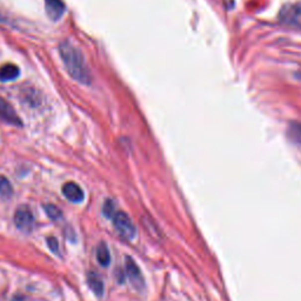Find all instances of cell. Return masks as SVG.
Instances as JSON below:
<instances>
[{"label": "cell", "mask_w": 301, "mask_h": 301, "mask_svg": "<svg viewBox=\"0 0 301 301\" xmlns=\"http://www.w3.org/2000/svg\"><path fill=\"white\" fill-rule=\"evenodd\" d=\"M14 224L17 228L20 229L21 232H32L34 227V216L32 213L31 208L26 206V205L18 207L14 213Z\"/></svg>", "instance_id": "cell-3"}, {"label": "cell", "mask_w": 301, "mask_h": 301, "mask_svg": "<svg viewBox=\"0 0 301 301\" xmlns=\"http://www.w3.org/2000/svg\"><path fill=\"white\" fill-rule=\"evenodd\" d=\"M45 8L46 14L51 20L57 21L65 13V4L62 0H45Z\"/></svg>", "instance_id": "cell-7"}, {"label": "cell", "mask_w": 301, "mask_h": 301, "mask_svg": "<svg viewBox=\"0 0 301 301\" xmlns=\"http://www.w3.org/2000/svg\"><path fill=\"white\" fill-rule=\"evenodd\" d=\"M63 194L67 200L72 201V203L79 204V203H82L85 199L84 191L81 190V187H80L78 184H75V182H73V181H69L64 185Z\"/></svg>", "instance_id": "cell-6"}, {"label": "cell", "mask_w": 301, "mask_h": 301, "mask_svg": "<svg viewBox=\"0 0 301 301\" xmlns=\"http://www.w3.org/2000/svg\"><path fill=\"white\" fill-rule=\"evenodd\" d=\"M20 75V70L14 64H6L0 67V81H13Z\"/></svg>", "instance_id": "cell-9"}, {"label": "cell", "mask_w": 301, "mask_h": 301, "mask_svg": "<svg viewBox=\"0 0 301 301\" xmlns=\"http://www.w3.org/2000/svg\"><path fill=\"white\" fill-rule=\"evenodd\" d=\"M97 260L102 267H108L111 264V253L107 245L104 241H101L97 247Z\"/></svg>", "instance_id": "cell-11"}, {"label": "cell", "mask_w": 301, "mask_h": 301, "mask_svg": "<svg viewBox=\"0 0 301 301\" xmlns=\"http://www.w3.org/2000/svg\"><path fill=\"white\" fill-rule=\"evenodd\" d=\"M59 54L65 65L66 71L73 79L80 84H91V75L86 66L84 56L80 51L69 41H62L59 44Z\"/></svg>", "instance_id": "cell-1"}, {"label": "cell", "mask_w": 301, "mask_h": 301, "mask_svg": "<svg viewBox=\"0 0 301 301\" xmlns=\"http://www.w3.org/2000/svg\"><path fill=\"white\" fill-rule=\"evenodd\" d=\"M125 268H126V274L129 278L130 283L132 284V286L136 288L137 291L142 292L145 290V279H144V275L140 271L139 266L136 264V261L132 258L127 257L126 261H125Z\"/></svg>", "instance_id": "cell-4"}, {"label": "cell", "mask_w": 301, "mask_h": 301, "mask_svg": "<svg viewBox=\"0 0 301 301\" xmlns=\"http://www.w3.org/2000/svg\"><path fill=\"white\" fill-rule=\"evenodd\" d=\"M288 136L291 140L296 143L297 145L301 146V124L292 123L290 125V130H288Z\"/></svg>", "instance_id": "cell-13"}, {"label": "cell", "mask_w": 301, "mask_h": 301, "mask_svg": "<svg viewBox=\"0 0 301 301\" xmlns=\"http://www.w3.org/2000/svg\"><path fill=\"white\" fill-rule=\"evenodd\" d=\"M44 210H45V212H46L47 217H49L50 219H52V220L60 219V218H62V216H63V213H62V211H60V208L57 207L56 205H52V204L45 205Z\"/></svg>", "instance_id": "cell-14"}, {"label": "cell", "mask_w": 301, "mask_h": 301, "mask_svg": "<svg viewBox=\"0 0 301 301\" xmlns=\"http://www.w3.org/2000/svg\"><path fill=\"white\" fill-rule=\"evenodd\" d=\"M301 19L300 5H287L281 9L280 20L286 24H298Z\"/></svg>", "instance_id": "cell-8"}, {"label": "cell", "mask_w": 301, "mask_h": 301, "mask_svg": "<svg viewBox=\"0 0 301 301\" xmlns=\"http://www.w3.org/2000/svg\"><path fill=\"white\" fill-rule=\"evenodd\" d=\"M102 214H104L106 218H108V219H112V218H113V216L115 214V206L113 200L111 199L105 200L104 205H102Z\"/></svg>", "instance_id": "cell-15"}, {"label": "cell", "mask_w": 301, "mask_h": 301, "mask_svg": "<svg viewBox=\"0 0 301 301\" xmlns=\"http://www.w3.org/2000/svg\"><path fill=\"white\" fill-rule=\"evenodd\" d=\"M47 246H49L51 251H52L54 254H58L59 253V242H58V240L54 238V236H49V238L46 239Z\"/></svg>", "instance_id": "cell-16"}, {"label": "cell", "mask_w": 301, "mask_h": 301, "mask_svg": "<svg viewBox=\"0 0 301 301\" xmlns=\"http://www.w3.org/2000/svg\"><path fill=\"white\" fill-rule=\"evenodd\" d=\"M13 194V187L12 184L5 175H0V197L2 199H8Z\"/></svg>", "instance_id": "cell-12"}, {"label": "cell", "mask_w": 301, "mask_h": 301, "mask_svg": "<svg viewBox=\"0 0 301 301\" xmlns=\"http://www.w3.org/2000/svg\"><path fill=\"white\" fill-rule=\"evenodd\" d=\"M115 230L126 240H133L137 235V227L132 219L125 212H115L112 218Z\"/></svg>", "instance_id": "cell-2"}, {"label": "cell", "mask_w": 301, "mask_h": 301, "mask_svg": "<svg viewBox=\"0 0 301 301\" xmlns=\"http://www.w3.org/2000/svg\"><path fill=\"white\" fill-rule=\"evenodd\" d=\"M0 119L9 125H13V126H21L22 125L14 108L1 97H0Z\"/></svg>", "instance_id": "cell-5"}, {"label": "cell", "mask_w": 301, "mask_h": 301, "mask_svg": "<svg viewBox=\"0 0 301 301\" xmlns=\"http://www.w3.org/2000/svg\"><path fill=\"white\" fill-rule=\"evenodd\" d=\"M87 284L89 288H91V291L93 292L95 296L98 298H101L102 294H104L105 287H104V283H102V280L100 279V277H99L98 274L93 273V272H91V273L87 274Z\"/></svg>", "instance_id": "cell-10"}]
</instances>
